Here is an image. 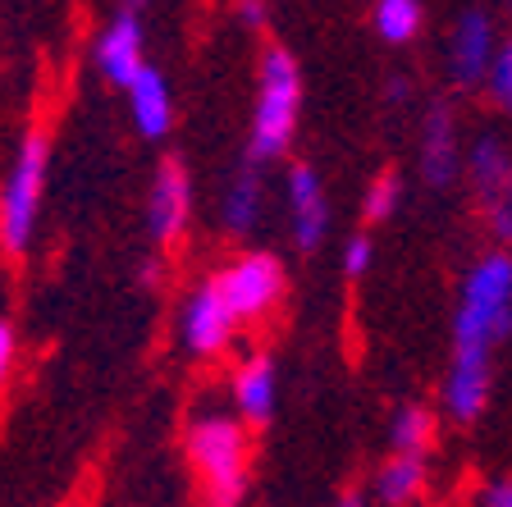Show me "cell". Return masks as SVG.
Listing matches in <instances>:
<instances>
[{
  "instance_id": "19",
  "label": "cell",
  "mask_w": 512,
  "mask_h": 507,
  "mask_svg": "<svg viewBox=\"0 0 512 507\" xmlns=\"http://www.w3.org/2000/svg\"><path fill=\"white\" fill-rule=\"evenodd\" d=\"M375 28H380L384 42H412L416 28H421V5L416 0H380L375 5Z\"/></svg>"
},
{
  "instance_id": "3",
  "label": "cell",
  "mask_w": 512,
  "mask_h": 507,
  "mask_svg": "<svg viewBox=\"0 0 512 507\" xmlns=\"http://www.w3.org/2000/svg\"><path fill=\"white\" fill-rule=\"evenodd\" d=\"M188 457L202 471L211 507H238L247 494V434L229 416H202L188 430Z\"/></svg>"
},
{
  "instance_id": "18",
  "label": "cell",
  "mask_w": 512,
  "mask_h": 507,
  "mask_svg": "<svg viewBox=\"0 0 512 507\" xmlns=\"http://www.w3.org/2000/svg\"><path fill=\"white\" fill-rule=\"evenodd\" d=\"M256 215H261V179L247 169V174H234L229 192H224V229L247 233L256 224Z\"/></svg>"
},
{
  "instance_id": "29",
  "label": "cell",
  "mask_w": 512,
  "mask_h": 507,
  "mask_svg": "<svg viewBox=\"0 0 512 507\" xmlns=\"http://www.w3.org/2000/svg\"><path fill=\"white\" fill-rule=\"evenodd\" d=\"M407 92H412V87H407V78H394V83H389V96H398V101H403Z\"/></svg>"
},
{
  "instance_id": "8",
  "label": "cell",
  "mask_w": 512,
  "mask_h": 507,
  "mask_svg": "<svg viewBox=\"0 0 512 507\" xmlns=\"http://www.w3.org/2000/svg\"><path fill=\"white\" fill-rule=\"evenodd\" d=\"M234 325H238V316L215 279L197 288V293L188 297V307H183V343H188L197 357H215V352L234 338Z\"/></svg>"
},
{
  "instance_id": "24",
  "label": "cell",
  "mask_w": 512,
  "mask_h": 507,
  "mask_svg": "<svg viewBox=\"0 0 512 507\" xmlns=\"http://www.w3.org/2000/svg\"><path fill=\"white\" fill-rule=\"evenodd\" d=\"M0 366L5 370L14 366V325L10 320H0Z\"/></svg>"
},
{
  "instance_id": "16",
  "label": "cell",
  "mask_w": 512,
  "mask_h": 507,
  "mask_svg": "<svg viewBox=\"0 0 512 507\" xmlns=\"http://www.w3.org/2000/svg\"><path fill=\"white\" fill-rule=\"evenodd\" d=\"M421 485H426V466H421V457H398L394 453L380 466V476H375V494H380V503H389V507L412 503V498L421 494Z\"/></svg>"
},
{
  "instance_id": "11",
  "label": "cell",
  "mask_w": 512,
  "mask_h": 507,
  "mask_svg": "<svg viewBox=\"0 0 512 507\" xmlns=\"http://www.w3.org/2000/svg\"><path fill=\"white\" fill-rule=\"evenodd\" d=\"M462 151H458V124L448 106H430L426 115V142H421V174L430 188H448L458 179Z\"/></svg>"
},
{
  "instance_id": "15",
  "label": "cell",
  "mask_w": 512,
  "mask_h": 507,
  "mask_svg": "<svg viewBox=\"0 0 512 507\" xmlns=\"http://www.w3.org/2000/svg\"><path fill=\"white\" fill-rule=\"evenodd\" d=\"M234 402L247 421H270V412H275V366L266 357H252L234 375Z\"/></svg>"
},
{
  "instance_id": "12",
  "label": "cell",
  "mask_w": 512,
  "mask_h": 507,
  "mask_svg": "<svg viewBox=\"0 0 512 507\" xmlns=\"http://www.w3.org/2000/svg\"><path fill=\"white\" fill-rule=\"evenodd\" d=\"M485 398H490V357L453 352V370H448V389H444L448 412L458 421H476L485 412Z\"/></svg>"
},
{
  "instance_id": "17",
  "label": "cell",
  "mask_w": 512,
  "mask_h": 507,
  "mask_svg": "<svg viewBox=\"0 0 512 507\" xmlns=\"http://www.w3.org/2000/svg\"><path fill=\"white\" fill-rule=\"evenodd\" d=\"M389 439H394V453L398 457H421L430 444H435V416H430L426 407L407 402V407H398V412H394Z\"/></svg>"
},
{
  "instance_id": "20",
  "label": "cell",
  "mask_w": 512,
  "mask_h": 507,
  "mask_svg": "<svg viewBox=\"0 0 512 507\" xmlns=\"http://www.w3.org/2000/svg\"><path fill=\"white\" fill-rule=\"evenodd\" d=\"M398 197H403L398 174H380V179L371 183V192H366V220H389L394 206H398Z\"/></svg>"
},
{
  "instance_id": "5",
  "label": "cell",
  "mask_w": 512,
  "mask_h": 507,
  "mask_svg": "<svg viewBox=\"0 0 512 507\" xmlns=\"http://www.w3.org/2000/svg\"><path fill=\"white\" fill-rule=\"evenodd\" d=\"M215 284L229 297V307H234L238 320H256V316H266L279 302V293H284V265L266 252H247Z\"/></svg>"
},
{
  "instance_id": "13",
  "label": "cell",
  "mask_w": 512,
  "mask_h": 507,
  "mask_svg": "<svg viewBox=\"0 0 512 507\" xmlns=\"http://www.w3.org/2000/svg\"><path fill=\"white\" fill-rule=\"evenodd\" d=\"M128 110H133V124H138L142 138H165L174 124V96L160 78V69H151L138 78V83L128 87Z\"/></svg>"
},
{
  "instance_id": "23",
  "label": "cell",
  "mask_w": 512,
  "mask_h": 507,
  "mask_svg": "<svg viewBox=\"0 0 512 507\" xmlns=\"http://www.w3.org/2000/svg\"><path fill=\"white\" fill-rule=\"evenodd\" d=\"M343 270H348L352 279H357V275H366V270H371V238H362V233L352 238V243H348V252H343Z\"/></svg>"
},
{
  "instance_id": "9",
  "label": "cell",
  "mask_w": 512,
  "mask_h": 507,
  "mask_svg": "<svg viewBox=\"0 0 512 507\" xmlns=\"http://www.w3.org/2000/svg\"><path fill=\"white\" fill-rule=\"evenodd\" d=\"M188 211H192V183H188V169L179 160H165L151 183V211H147V224H151V238L156 243H174L188 224Z\"/></svg>"
},
{
  "instance_id": "14",
  "label": "cell",
  "mask_w": 512,
  "mask_h": 507,
  "mask_svg": "<svg viewBox=\"0 0 512 507\" xmlns=\"http://www.w3.org/2000/svg\"><path fill=\"white\" fill-rule=\"evenodd\" d=\"M467 169H471L476 192L485 197V206L512 188V151L503 147L494 133H480L476 138V147H471V156H467Z\"/></svg>"
},
{
  "instance_id": "26",
  "label": "cell",
  "mask_w": 512,
  "mask_h": 507,
  "mask_svg": "<svg viewBox=\"0 0 512 507\" xmlns=\"http://www.w3.org/2000/svg\"><path fill=\"white\" fill-rule=\"evenodd\" d=\"M238 14H243L247 23H266V5H256V0H243V5H238Z\"/></svg>"
},
{
  "instance_id": "2",
  "label": "cell",
  "mask_w": 512,
  "mask_h": 507,
  "mask_svg": "<svg viewBox=\"0 0 512 507\" xmlns=\"http://www.w3.org/2000/svg\"><path fill=\"white\" fill-rule=\"evenodd\" d=\"M298 101H302V78L298 64L284 46H270L261 60V101L252 115V138H247V156L252 160H275L293 142L298 128Z\"/></svg>"
},
{
  "instance_id": "7",
  "label": "cell",
  "mask_w": 512,
  "mask_h": 507,
  "mask_svg": "<svg viewBox=\"0 0 512 507\" xmlns=\"http://www.w3.org/2000/svg\"><path fill=\"white\" fill-rule=\"evenodd\" d=\"M494 60H499V46H494V23L485 10H467L453 28V42H448V74L458 87H476L490 83Z\"/></svg>"
},
{
  "instance_id": "22",
  "label": "cell",
  "mask_w": 512,
  "mask_h": 507,
  "mask_svg": "<svg viewBox=\"0 0 512 507\" xmlns=\"http://www.w3.org/2000/svg\"><path fill=\"white\" fill-rule=\"evenodd\" d=\"M490 229L499 243H512V188L490 201Z\"/></svg>"
},
{
  "instance_id": "1",
  "label": "cell",
  "mask_w": 512,
  "mask_h": 507,
  "mask_svg": "<svg viewBox=\"0 0 512 507\" xmlns=\"http://www.w3.org/2000/svg\"><path fill=\"white\" fill-rule=\"evenodd\" d=\"M508 334H512V256L490 252L471 265L467 284H462L453 352L490 357V348Z\"/></svg>"
},
{
  "instance_id": "10",
  "label": "cell",
  "mask_w": 512,
  "mask_h": 507,
  "mask_svg": "<svg viewBox=\"0 0 512 507\" xmlns=\"http://www.w3.org/2000/svg\"><path fill=\"white\" fill-rule=\"evenodd\" d=\"M288 206H293V238L302 252H316L325 229H330V206H325V188L311 165L288 169Z\"/></svg>"
},
{
  "instance_id": "21",
  "label": "cell",
  "mask_w": 512,
  "mask_h": 507,
  "mask_svg": "<svg viewBox=\"0 0 512 507\" xmlns=\"http://www.w3.org/2000/svg\"><path fill=\"white\" fill-rule=\"evenodd\" d=\"M490 96L494 106L512 115V37L499 46V60H494V74H490Z\"/></svg>"
},
{
  "instance_id": "27",
  "label": "cell",
  "mask_w": 512,
  "mask_h": 507,
  "mask_svg": "<svg viewBox=\"0 0 512 507\" xmlns=\"http://www.w3.org/2000/svg\"><path fill=\"white\" fill-rule=\"evenodd\" d=\"M138 275H142V284H156V279H160V261H142Z\"/></svg>"
},
{
  "instance_id": "28",
  "label": "cell",
  "mask_w": 512,
  "mask_h": 507,
  "mask_svg": "<svg viewBox=\"0 0 512 507\" xmlns=\"http://www.w3.org/2000/svg\"><path fill=\"white\" fill-rule=\"evenodd\" d=\"M339 507H366V498H362V494H357V489H348V494H343V498H339Z\"/></svg>"
},
{
  "instance_id": "4",
  "label": "cell",
  "mask_w": 512,
  "mask_h": 507,
  "mask_svg": "<svg viewBox=\"0 0 512 507\" xmlns=\"http://www.w3.org/2000/svg\"><path fill=\"white\" fill-rule=\"evenodd\" d=\"M46 160H51V142L42 128H28L14 156L10 183H5V201H0V238L5 252L19 256L28 252L32 224H37V206H42V183H46Z\"/></svg>"
},
{
  "instance_id": "25",
  "label": "cell",
  "mask_w": 512,
  "mask_h": 507,
  "mask_svg": "<svg viewBox=\"0 0 512 507\" xmlns=\"http://www.w3.org/2000/svg\"><path fill=\"white\" fill-rule=\"evenodd\" d=\"M485 507H512V480H499V485L485 489Z\"/></svg>"
},
{
  "instance_id": "6",
  "label": "cell",
  "mask_w": 512,
  "mask_h": 507,
  "mask_svg": "<svg viewBox=\"0 0 512 507\" xmlns=\"http://www.w3.org/2000/svg\"><path fill=\"white\" fill-rule=\"evenodd\" d=\"M96 69L115 87H133L147 64H142V5H119L115 19L96 37Z\"/></svg>"
}]
</instances>
